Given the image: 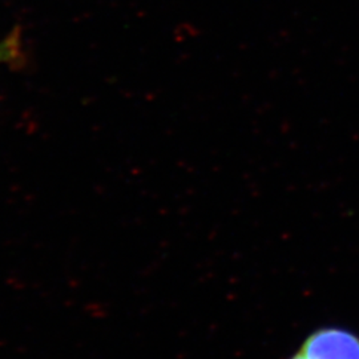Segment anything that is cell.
I'll list each match as a JSON object with an SVG mask.
<instances>
[{
	"instance_id": "cell-1",
	"label": "cell",
	"mask_w": 359,
	"mask_h": 359,
	"mask_svg": "<svg viewBox=\"0 0 359 359\" xmlns=\"http://www.w3.org/2000/svg\"><path fill=\"white\" fill-rule=\"evenodd\" d=\"M306 359H359V335L342 327H322L299 347Z\"/></svg>"
},
{
	"instance_id": "cell-2",
	"label": "cell",
	"mask_w": 359,
	"mask_h": 359,
	"mask_svg": "<svg viewBox=\"0 0 359 359\" xmlns=\"http://www.w3.org/2000/svg\"><path fill=\"white\" fill-rule=\"evenodd\" d=\"M20 35L13 32L10 36L0 40V65H8L20 57Z\"/></svg>"
},
{
	"instance_id": "cell-3",
	"label": "cell",
	"mask_w": 359,
	"mask_h": 359,
	"mask_svg": "<svg viewBox=\"0 0 359 359\" xmlns=\"http://www.w3.org/2000/svg\"><path fill=\"white\" fill-rule=\"evenodd\" d=\"M286 359H306V358H305V357H304V355H302V354H301V351H299V350H298V351H297V353H295V354H293V355H290V357H289V358H286Z\"/></svg>"
}]
</instances>
